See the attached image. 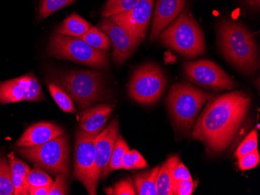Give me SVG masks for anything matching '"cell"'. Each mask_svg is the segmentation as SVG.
Listing matches in <instances>:
<instances>
[{
	"label": "cell",
	"mask_w": 260,
	"mask_h": 195,
	"mask_svg": "<svg viewBox=\"0 0 260 195\" xmlns=\"http://www.w3.org/2000/svg\"><path fill=\"white\" fill-rule=\"evenodd\" d=\"M250 97L232 92L210 101L196 124L192 138L201 141L211 152H223L233 140L246 116Z\"/></svg>",
	"instance_id": "cell-1"
},
{
	"label": "cell",
	"mask_w": 260,
	"mask_h": 195,
	"mask_svg": "<svg viewBox=\"0 0 260 195\" xmlns=\"http://www.w3.org/2000/svg\"><path fill=\"white\" fill-rule=\"evenodd\" d=\"M219 45L223 56L238 69L252 75L258 68V49L253 34L243 24L223 20L218 28Z\"/></svg>",
	"instance_id": "cell-2"
},
{
	"label": "cell",
	"mask_w": 260,
	"mask_h": 195,
	"mask_svg": "<svg viewBox=\"0 0 260 195\" xmlns=\"http://www.w3.org/2000/svg\"><path fill=\"white\" fill-rule=\"evenodd\" d=\"M166 46L188 59L203 55L206 52L204 33L195 19L187 13H181L160 33Z\"/></svg>",
	"instance_id": "cell-3"
},
{
	"label": "cell",
	"mask_w": 260,
	"mask_h": 195,
	"mask_svg": "<svg viewBox=\"0 0 260 195\" xmlns=\"http://www.w3.org/2000/svg\"><path fill=\"white\" fill-rule=\"evenodd\" d=\"M210 96L200 89L185 83L175 84L168 97L171 116L177 126L189 130L197 113Z\"/></svg>",
	"instance_id": "cell-4"
},
{
	"label": "cell",
	"mask_w": 260,
	"mask_h": 195,
	"mask_svg": "<svg viewBox=\"0 0 260 195\" xmlns=\"http://www.w3.org/2000/svg\"><path fill=\"white\" fill-rule=\"evenodd\" d=\"M100 132L77 131L74 148V177L81 182L89 194H97L100 180L96 164L95 139Z\"/></svg>",
	"instance_id": "cell-5"
},
{
	"label": "cell",
	"mask_w": 260,
	"mask_h": 195,
	"mask_svg": "<svg viewBox=\"0 0 260 195\" xmlns=\"http://www.w3.org/2000/svg\"><path fill=\"white\" fill-rule=\"evenodd\" d=\"M19 152L51 174L70 176V148L63 134L42 145L22 147Z\"/></svg>",
	"instance_id": "cell-6"
},
{
	"label": "cell",
	"mask_w": 260,
	"mask_h": 195,
	"mask_svg": "<svg viewBox=\"0 0 260 195\" xmlns=\"http://www.w3.org/2000/svg\"><path fill=\"white\" fill-rule=\"evenodd\" d=\"M58 84L82 109L102 100L104 93L102 73L95 70H77L62 74Z\"/></svg>",
	"instance_id": "cell-7"
},
{
	"label": "cell",
	"mask_w": 260,
	"mask_h": 195,
	"mask_svg": "<svg viewBox=\"0 0 260 195\" xmlns=\"http://www.w3.org/2000/svg\"><path fill=\"white\" fill-rule=\"evenodd\" d=\"M49 53L57 59H67L95 68L109 65L107 52L93 49L80 37L55 33L49 44Z\"/></svg>",
	"instance_id": "cell-8"
},
{
	"label": "cell",
	"mask_w": 260,
	"mask_h": 195,
	"mask_svg": "<svg viewBox=\"0 0 260 195\" xmlns=\"http://www.w3.org/2000/svg\"><path fill=\"white\" fill-rule=\"evenodd\" d=\"M166 86V77L158 65L145 64L136 69L128 85V94L142 104H153L160 98Z\"/></svg>",
	"instance_id": "cell-9"
},
{
	"label": "cell",
	"mask_w": 260,
	"mask_h": 195,
	"mask_svg": "<svg viewBox=\"0 0 260 195\" xmlns=\"http://www.w3.org/2000/svg\"><path fill=\"white\" fill-rule=\"evenodd\" d=\"M188 80L215 91L232 90L235 82L215 62L205 59L187 62L183 67Z\"/></svg>",
	"instance_id": "cell-10"
},
{
	"label": "cell",
	"mask_w": 260,
	"mask_h": 195,
	"mask_svg": "<svg viewBox=\"0 0 260 195\" xmlns=\"http://www.w3.org/2000/svg\"><path fill=\"white\" fill-rule=\"evenodd\" d=\"M99 28L107 34L112 43V56L115 63L122 64L126 61L140 44V41L135 38L122 26L117 24L112 17L102 19Z\"/></svg>",
	"instance_id": "cell-11"
},
{
	"label": "cell",
	"mask_w": 260,
	"mask_h": 195,
	"mask_svg": "<svg viewBox=\"0 0 260 195\" xmlns=\"http://www.w3.org/2000/svg\"><path fill=\"white\" fill-rule=\"evenodd\" d=\"M153 2L154 0H140L134 8L127 12L112 16V19L141 42L145 38L150 24Z\"/></svg>",
	"instance_id": "cell-12"
},
{
	"label": "cell",
	"mask_w": 260,
	"mask_h": 195,
	"mask_svg": "<svg viewBox=\"0 0 260 195\" xmlns=\"http://www.w3.org/2000/svg\"><path fill=\"white\" fill-rule=\"evenodd\" d=\"M119 122L112 121L105 130L99 134L95 139L96 164L101 178L109 174V162L115 141L119 136Z\"/></svg>",
	"instance_id": "cell-13"
},
{
	"label": "cell",
	"mask_w": 260,
	"mask_h": 195,
	"mask_svg": "<svg viewBox=\"0 0 260 195\" xmlns=\"http://www.w3.org/2000/svg\"><path fill=\"white\" fill-rule=\"evenodd\" d=\"M185 0H157L150 30V38L155 40L175 19L180 15L185 8Z\"/></svg>",
	"instance_id": "cell-14"
},
{
	"label": "cell",
	"mask_w": 260,
	"mask_h": 195,
	"mask_svg": "<svg viewBox=\"0 0 260 195\" xmlns=\"http://www.w3.org/2000/svg\"><path fill=\"white\" fill-rule=\"evenodd\" d=\"M63 133V130L55 124L39 122L26 129L16 145L21 148L42 145Z\"/></svg>",
	"instance_id": "cell-15"
},
{
	"label": "cell",
	"mask_w": 260,
	"mask_h": 195,
	"mask_svg": "<svg viewBox=\"0 0 260 195\" xmlns=\"http://www.w3.org/2000/svg\"><path fill=\"white\" fill-rule=\"evenodd\" d=\"M113 111V106H96L86 109L80 113L79 122L82 130L88 132H101Z\"/></svg>",
	"instance_id": "cell-16"
},
{
	"label": "cell",
	"mask_w": 260,
	"mask_h": 195,
	"mask_svg": "<svg viewBox=\"0 0 260 195\" xmlns=\"http://www.w3.org/2000/svg\"><path fill=\"white\" fill-rule=\"evenodd\" d=\"M8 162L11 170L12 180L14 186V194H29V184L27 174L30 167L14 155V153L8 155Z\"/></svg>",
	"instance_id": "cell-17"
},
{
	"label": "cell",
	"mask_w": 260,
	"mask_h": 195,
	"mask_svg": "<svg viewBox=\"0 0 260 195\" xmlns=\"http://www.w3.org/2000/svg\"><path fill=\"white\" fill-rule=\"evenodd\" d=\"M179 162V157L174 155L160 167L156 182L157 195H172V173Z\"/></svg>",
	"instance_id": "cell-18"
},
{
	"label": "cell",
	"mask_w": 260,
	"mask_h": 195,
	"mask_svg": "<svg viewBox=\"0 0 260 195\" xmlns=\"http://www.w3.org/2000/svg\"><path fill=\"white\" fill-rule=\"evenodd\" d=\"M90 24L87 20L77 14H73L67 17L61 25L56 29V33L71 37H81L90 28Z\"/></svg>",
	"instance_id": "cell-19"
},
{
	"label": "cell",
	"mask_w": 260,
	"mask_h": 195,
	"mask_svg": "<svg viewBox=\"0 0 260 195\" xmlns=\"http://www.w3.org/2000/svg\"><path fill=\"white\" fill-rule=\"evenodd\" d=\"M160 167H157L153 170L137 174L134 177V184L137 194L138 195H157V174Z\"/></svg>",
	"instance_id": "cell-20"
},
{
	"label": "cell",
	"mask_w": 260,
	"mask_h": 195,
	"mask_svg": "<svg viewBox=\"0 0 260 195\" xmlns=\"http://www.w3.org/2000/svg\"><path fill=\"white\" fill-rule=\"evenodd\" d=\"M25 101V94L15 79L0 84V104Z\"/></svg>",
	"instance_id": "cell-21"
},
{
	"label": "cell",
	"mask_w": 260,
	"mask_h": 195,
	"mask_svg": "<svg viewBox=\"0 0 260 195\" xmlns=\"http://www.w3.org/2000/svg\"><path fill=\"white\" fill-rule=\"evenodd\" d=\"M15 80L24 91L25 101L45 100L40 84L34 75H23L16 78Z\"/></svg>",
	"instance_id": "cell-22"
},
{
	"label": "cell",
	"mask_w": 260,
	"mask_h": 195,
	"mask_svg": "<svg viewBox=\"0 0 260 195\" xmlns=\"http://www.w3.org/2000/svg\"><path fill=\"white\" fill-rule=\"evenodd\" d=\"M80 38L93 49L99 50L107 51L110 47L111 41L107 34H105L102 30H99L96 27H90Z\"/></svg>",
	"instance_id": "cell-23"
},
{
	"label": "cell",
	"mask_w": 260,
	"mask_h": 195,
	"mask_svg": "<svg viewBox=\"0 0 260 195\" xmlns=\"http://www.w3.org/2000/svg\"><path fill=\"white\" fill-rule=\"evenodd\" d=\"M139 1L140 0H107L102 10V16L109 17L127 12L134 8Z\"/></svg>",
	"instance_id": "cell-24"
},
{
	"label": "cell",
	"mask_w": 260,
	"mask_h": 195,
	"mask_svg": "<svg viewBox=\"0 0 260 195\" xmlns=\"http://www.w3.org/2000/svg\"><path fill=\"white\" fill-rule=\"evenodd\" d=\"M49 90L57 105L66 113H75L76 109L72 99L60 87L54 84H49Z\"/></svg>",
	"instance_id": "cell-25"
},
{
	"label": "cell",
	"mask_w": 260,
	"mask_h": 195,
	"mask_svg": "<svg viewBox=\"0 0 260 195\" xmlns=\"http://www.w3.org/2000/svg\"><path fill=\"white\" fill-rule=\"evenodd\" d=\"M11 170L6 158L0 159V195H14Z\"/></svg>",
	"instance_id": "cell-26"
},
{
	"label": "cell",
	"mask_w": 260,
	"mask_h": 195,
	"mask_svg": "<svg viewBox=\"0 0 260 195\" xmlns=\"http://www.w3.org/2000/svg\"><path fill=\"white\" fill-rule=\"evenodd\" d=\"M129 149L128 144L122 139V136H118L115 145H114L113 151L109 162V171L112 172L114 170L123 169L122 165V160L124 154Z\"/></svg>",
	"instance_id": "cell-27"
},
{
	"label": "cell",
	"mask_w": 260,
	"mask_h": 195,
	"mask_svg": "<svg viewBox=\"0 0 260 195\" xmlns=\"http://www.w3.org/2000/svg\"><path fill=\"white\" fill-rule=\"evenodd\" d=\"M76 0H42L39 9V18L45 19L58 10L72 4Z\"/></svg>",
	"instance_id": "cell-28"
},
{
	"label": "cell",
	"mask_w": 260,
	"mask_h": 195,
	"mask_svg": "<svg viewBox=\"0 0 260 195\" xmlns=\"http://www.w3.org/2000/svg\"><path fill=\"white\" fill-rule=\"evenodd\" d=\"M122 165L125 170H137L148 167L144 157L137 150H129L125 152L122 160Z\"/></svg>",
	"instance_id": "cell-29"
},
{
	"label": "cell",
	"mask_w": 260,
	"mask_h": 195,
	"mask_svg": "<svg viewBox=\"0 0 260 195\" xmlns=\"http://www.w3.org/2000/svg\"><path fill=\"white\" fill-rule=\"evenodd\" d=\"M27 182L30 188V187L51 186L53 181L48 174H45V172L39 168H35L29 171L27 174Z\"/></svg>",
	"instance_id": "cell-30"
},
{
	"label": "cell",
	"mask_w": 260,
	"mask_h": 195,
	"mask_svg": "<svg viewBox=\"0 0 260 195\" xmlns=\"http://www.w3.org/2000/svg\"><path fill=\"white\" fill-rule=\"evenodd\" d=\"M257 146H258V135H257V131L253 130L247 135L246 138L239 145L237 151L235 152V157L238 159L240 158L242 155L257 149Z\"/></svg>",
	"instance_id": "cell-31"
},
{
	"label": "cell",
	"mask_w": 260,
	"mask_h": 195,
	"mask_svg": "<svg viewBox=\"0 0 260 195\" xmlns=\"http://www.w3.org/2000/svg\"><path fill=\"white\" fill-rule=\"evenodd\" d=\"M107 194L112 195H135L137 194L134 183L130 178L121 180L115 184L113 187H110L105 190Z\"/></svg>",
	"instance_id": "cell-32"
},
{
	"label": "cell",
	"mask_w": 260,
	"mask_h": 195,
	"mask_svg": "<svg viewBox=\"0 0 260 195\" xmlns=\"http://www.w3.org/2000/svg\"><path fill=\"white\" fill-rule=\"evenodd\" d=\"M259 154L258 149L249 152L239 158V167L242 171L255 168L259 164Z\"/></svg>",
	"instance_id": "cell-33"
},
{
	"label": "cell",
	"mask_w": 260,
	"mask_h": 195,
	"mask_svg": "<svg viewBox=\"0 0 260 195\" xmlns=\"http://www.w3.org/2000/svg\"><path fill=\"white\" fill-rule=\"evenodd\" d=\"M67 177L62 173L57 174L56 180L51 184L49 195L67 194Z\"/></svg>",
	"instance_id": "cell-34"
},
{
	"label": "cell",
	"mask_w": 260,
	"mask_h": 195,
	"mask_svg": "<svg viewBox=\"0 0 260 195\" xmlns=\"http://www.w3.org/2000/svg\"><path fill=\"white\" fill-rule=\"evenodd\" d=\"M192 179L190 173L188 171V168L179 161L175 166V168L172 170V187L179 183V181Z\"/></svg>",
	"instance_id": "cell-35"
},
{
	"label": "cell",
	"mask_w": 260,
	"mask_h": 195,
	"mask_svg": "<svg viewBox=\"0 0 260 195\" xmlns=\"http://www.w3.org/2000/svg\"><path fill=\"white\" fill-rule=\"evenodd\" d=\"M194 190V181L190 180H182L172 186V194L191 195Z\"/></svg>",
	"instance_id": "cell-36"
},
{
	"label": "cell",
	"mask_w": 260,
	"mask_h": 195,
	"mask_svg": "<svg viewBox=\"0 0 260 195\" xmlns=\"http://www.w3.org/2000/svg\"><path fill=\"white\" fill-rule=\"evenodd\" d=\"M50 186L45 187H30L29 194L30 195H49Z\"/></svg>",
	"instance_id": "cell-37"
},
{
	"label": "cell",
	"mask_w": 260,
	"mask_h": 195,
	"mask_svg": "<svg viewBox=\"0 0 260 195\" xmlns=\"http://www.w3.org/2000/svg\"><path fill=\"white\" fill-rule=\"evenodd\" d=\"M247 4L250 7L255 9H258L260 7V0H246Z\"/></svg>",
	"instance_id": "cell-38"
}]
</instances>
